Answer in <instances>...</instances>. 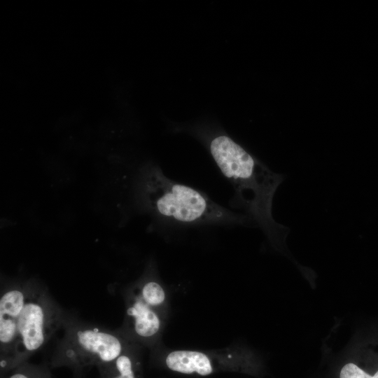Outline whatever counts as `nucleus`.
I'll return each instance as SVG.
<instances>
[{
  "label": "nucleus",
  "instance_id": "obj_9",
  "mask_svg": "<svg viewBox=\"0 0 378 378\" xmlns=\"http://www.w3.org/2000/svg\"><path fill=\"white\" fill-rule=\"evenodd\" d=\"M141 295L143 298L152 306L162 304L165 298V294L162 286L154 281H149L144 285Z\"/></svg>",
  "mask_w": 378,
  "mask_h": 378
},
{
  "label": "nucleus",
  "instance_id": "obj_8",
  "mask_svg": "<svg viewBox=\"0 0 378 378\" xmlns=\"http://www.w3.org/2000/svg\"><path fill=\"white\" fill-rule=\"evenodd\" d=\"M98 368L101 378H136L132 359L125 354Z\"/></svg>",
  "mask_w": 378,
  "mask_h": 378
},
{
  "label": "nucleus",
  "instance_id": "obj_3",
  "mask_svg": "<svg viewBox=\"0 0 378 378\" xmlns=\"http://www.w3.org/2000/svg\"><path fill=\"white\" fill-rule=\"evenodd\" d=\"M120 338L108 330L91 326H74L65 334L54 358L56 366L97 367L115 360L122 352Z\"/></svg>",
  "mask_w": 378,
  "mask_h": 378
},
{
  "label": "nucleus",
  "instance_id": "obj_1",
  "mask_svg": "<svg viewBox=\"0 0 378 378\" xmlns=\"http://www.w3.org/2000/svg\"><path fill=\"white\" fill-rule=\"evenodd\" d=\"M210 150L221 172L232 183L240 203L257 224L270 236L288 229L276 223L272 214L273 197L284 176L270 170L227 136L215 137Z\"/></svg>",
  "mask_w": 378,
  "mask_h": 378
},
{
  "label": "nucleus",
  "instance_id": "obj_6",
  "mask_svg": "<svg viewBox=\"0 0 378 378\" xmlns=\"http://www.w3.org/2000/svg\"><path fill=\"white\" fill-rule=\"evenodd\" d=\"M167 367L175 372L192 374L196 372L206 376L212 372V367L208 357L198 351H175L166 358Z\"/></svg>",
  "mask_w": 378,
  "mask_h": 378
},
{
  "label": "nucleus",
  "instance_id": "obj_2",
  "mask_svg": "<svg viewBox=\"0 0 378 378\" xmlns=\"http://www.w3.org/2000/svg\"><path fill=\"white\" fill-rule=\"evenodd\" d=\"M144 192L150 207L158 215L182 223L245 225L247 216L232 212L189 186L178 183L158 169L146 171Z\"/></svg>",
  "mask_w": 378,
  "mask_h": 378
},
{
  "label": "nucleus",
  "instance_id": "obj_5",
  "mask_svg": "<svg viewBox=\"0 0 378 378\" xmlns=\"http://www.w3.org/2000/svg\"><path fill=\"white\" fill-rule=\"evenodd\" d=\"M30 285L16 286L8 289L0 299L1 368H13L18 342V328L22 310L31 290Z\"/></svg>",
  "mask_w": 378,
  "mask_h": 378
},
{
  "label": "nucleus",
  "instance_id": "obj_11",
  "mask_svg": "<svg viewBox=\"0 0 378 378\" xmlns=\"http://www.w3.org/2000/svg\"><path fill=\"white\" fill-rule=\"evenodd\" d=\"M340 378H378V371L371 376L356 365L348 363L342 368Z\"/></svg>",
  "mask_w": 378,
  "mask_h": 378
},
{
  "label": "nucleus",
  "instance_id": "obj_10",
  "mask_svg": "<svg viewBox=\"0 0 378 378\" xmlns=\"http://www.w3.org/2000/svg\"><path fill=\"white\" fill-rule=\"evenodd\" d=\"M7 378H50L41 369L34 368L24 362L10 370Z\"/></svg>",
  "mask_w": 378,
  "mask_h": 378
},
{
  "label": "nucleus",
  "instance_id": "obj_7",
  "mask_svg": "<svg viewBox=\"0 0 378 378\" xmlns=\"http://www.w3.org/2000/svg\"><path fill=\"white\" fill-rule=\"evenodd\" d=\"M151 307L154 306L146 302L140 293L127 309V315L134 319V331L139 336L149 337L160 329V319Z\"/></svg>",
  "mask_w": 378,
  "mask_h": 378
},
{
  "label": "nucleus",
  "instance_id": "obj_4",
  "mask_svg": "<svg viewBox=\"0 0 378 378\" xmlns=\"http://www.w3.org/2000/svg\"><path fill=\"white\" fill-rule=\"evenodd\" d=\"M59 323V311L48 295L31 288L18 323L12 369L39 350L57 330Z\"/></svg>",
  "mask_w": 378,
  "mask_h": 378
}]
</instances>
